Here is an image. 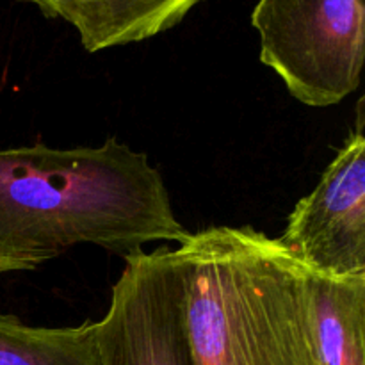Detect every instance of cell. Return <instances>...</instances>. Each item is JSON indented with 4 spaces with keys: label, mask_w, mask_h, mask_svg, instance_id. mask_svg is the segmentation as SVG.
I'll return each mask as SVG.
<instances>
[{
    "label": "cell",
    "mask_w": 365,
    "mask_h": 365,
    "mask_svg": "<svg viewBox=\"0 0 365 365\" xmlns=\"http://www.w3.org/2000/svg\"><path fill=\"white\" fill-rule=\"evenodd\" d=\"M319 365H365V274L314 273Z\"/></svg>",
    "instance_id": "7"
},
{
    "label": "cell",
    "mask_w": 365,
    "mask_h": 365,
    "mask_svg": "<svg viewBox=\"0 0 365 365\" xmlns=\"http://www.w3.org/2000/svg\"><path fill=\"white\" fill-rule=\"evenodd\" d=\"M252 25L260 36V63L303 106H337L359 89L364 0H259Z\"/></svg>",
    "instance_id": "3"
},
{
    "label": "cell",
    "mask_w": 365,
    "mask_h": 365,
    "mask_svg": "<svg viewBox=\"0 0 365 365\" xmlns=\"http://www.w3.org/2000/svg\"><path fill=\"white\" fill-rule=\"evenodd\" d=\"M78 32L86 52L145 41L180 24L203 0H21Z\"/></svg>",
    "instance_id": "6"
},
{
    "label": "cell",
    "mask_w": 365,
    "mask_h": 365,
    "mask_svg": "<svg viewBox=\"0 0 365 365\" xmlns=\"http://www.w3.org/2000/svg\"><path fill=\"white\" fill-rule=\"evenodd\" d=\"M123 260L109 310L96 321L100 365H196L177 252L160 246Z\"/></svg>",
    "instance_id": "4"
},
{
    "label": "cell",
    "mask_w": 365,
    "mask_h": 365,
    "mask_svg": "<svg viewBox=\"0 0 365 365\" xmlns=\"http://www.w3.org/2000/svg\"><path fill=\"white\" fill-rule=\"evenodd\" d=\"M189 234L160 171L116 138L0 150V274L36 271L78 245L125 259Z\"/></svg>",
    "instance_id": "1"
},
{
    "label": "cell",
    "mask_w": 365,
    "mask_h": 365,
    "mask_svg": "<svg viewBox=\"0 0 365 365\" xmlns=\"http://www.w3.org/2000/svg\"><path fill=\"white\" fill-rule=\"evenodd\" d=\"M365 110L312 192L289 214L282 245L312 273L344 278L365 274Z\"/></svg>",
    "instance_id": "5"
},
{
    "label": "cell",
    "mask_w": 365,
    "mask_h": 365,
    "mask_svg": "<svg viewBox=\"0 0 365 365\" xmlns=\"http://www.w3.org/2000/svg\"><path fill=\"white\" fill-rule=\"evenodd\" d=\"M175 252L196 365H319L314 273L280 239L209 227Z\"/></svg>",
    "instance_id": "2"
},
{
    "label": "cell",
    "mask_w": 365,
    "mask_h": 365,
    "mask_svg": "<svg viewBox=\"0 0 365 365\" xmlns=\"http://www.w3.org/2000/svg\"><path fill=\"white\" fill-rule=\"evenodd\" d=\"M0 365H100L96 321L32 327L0 312Z\"/></svg>",
    "instance_id": "8"
}]
</instances>
